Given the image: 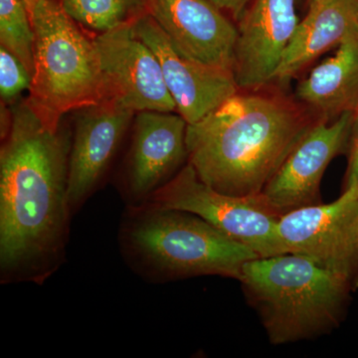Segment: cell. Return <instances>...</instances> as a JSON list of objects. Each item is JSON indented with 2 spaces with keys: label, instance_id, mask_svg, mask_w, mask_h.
<instances>
[{
  "label": "cell",
  "instance_id": "cell-1",
  "mask_svg": "<svg viewBox=\"0 0 358 358\" xmlns=\"http://www.w3.org/2000/svg\"><path fill=\"white\" fill-rule=\"evenodd\" d=\"M9 109L0 150V281L41 285L65 260L72 131L47 128L26 99Z\"/></svg>",
  "mask_w": 358,
  "mask_h": 358
},
{
  "label": "cell",
  "instance_id": "cell-2",
  "mask_svg": "<svg viewBox=\"0 0 358 358\" xmlns=\"http://www.w3.org/2000/svg\"><path fill=\"white\" fill-rule=\"evenodd\" d=\"M270 84L240 89L187 124L188 164L214 189L235 196L260 194L301 136L320 122Z\"/></svg>",
  "mask_w": 358,
  "mask_h": 358
},
{
  "label": "cell",
  "instance_id": "cell-3",
  "mask_svg": "<svg viewBox=\"0 0 358 358\" xmlns=\"http://www.w3.org/2000/svg\"><path fill=\"white\" fill-rule=\"evenodd\" d=\"M122 257L150 282L199 275L238 280L255 252L189 212L152 202L127 205L119 231Z\"/></svg>",
  "mask_w": 358,
  "mask_h": 358
},
{
  "label": "cell",
  "instance_id": "cell-4",
  "mask_svg": "<svg viewBox=\"0 0 358 358\" xmlns=\"http://www.w3.org/2000/svg\"><path fill=\"white\" fill-rule=\"evenodd\" d=\"M239 282L275 345L334 331L357 289L345 275L293 253L249 261Z\"/></svg>",
  "mask_w": 358,
  "mask_h": 358
},
{
  "label": "cell",
  "instance_id": "cell-5",
  "mask_svg": "<svg viewBox=\"0 0 358 358\" xmlns=\"http://www.w3.org/2000/svg\"><path fill=\"white\" fill-rule=\"evenodd\" d=\"M26 6L34 32V75L26 100L57 131L68 113L107 100L100 56L94 36L62 0H32Z\"/></svg>",
  "mask_w": 358,
  "mask_h": 358
},
{
  "label": "cell",
  "instance_id": "cell-6",
  "mask_svg": "<svg viewBox=\"0 0 358 358\" xmlns=\"http://www.w3.org/2000/svg\"><path fill=\"white\" fill-rule=\"evenodd\" d=\"M148 201L199 216L260 258L287 253L278 233L281 216L260 194L235 196L218 192L202 181L188 162Z\"/></svg>",
  "mask_w": 358,
  "mask_h": 358
},
{
  "label": "cell",
  "instance_id": "cell-7",
  "mask_svg": "<svg viewBox=\"0 0 358 358\" xmlns=\"http://www.w3.org/2000/svg\"><path fill=\"white\" fill-rule=\"evenodd\" d=\"M278 233L287 253L312 259L345 275L358 288V192L348 189L329 204L284 214Z\"/></svg>",
  "mask_w": 358,
  "mask_h": 358
},
{
  "label": "cell",
  "instance_id": "cell-8",
  "mask_svg": "<svg viewBox=\"0 0 358 358\" xmlns=\"http://www.w3.org/2000/svg\"><path fill=\"white\" fill-rule=\"evenodd\" d=\"M134 24L94 35L107 100L134 113L176 112L159 59L136 34Z\"/></svg>",
  "mask_w": 358,
  "mask_h": 358
},
{
  "label": "cell",
  "instance_id": "cell-9",
  "mask_svg": "<svg viewBox=\"0 0 358 358\" xmlns=\"http://www.w3.org/2000/svg\"><path fill=\"white\" fill-rule=\"evenodd\" d=\"M355 115L315 122L296 143L260 193L278 215L320 203V181L331 160L348 152Z\"/></svg>",
  "mask_w": 358,
  "mask_h": 358
},
{
  "label": "cell",
  "instance_id": "cell-10",
  "mask_svg": "<svg viewBox=\"0 0 358 358\" xmlns=\"http://www.w3.org/2000/svg\"><path fill=\"white\" fill-rule=\"evenodd\" d=\"M186 129L174 112L136 113L121 185L127 205L147 202L187 164Z\"/></svg>",
  "mask_w": 358,
  "mask_h": 358
},
{
  "label": "cell",
  "instance_id": "cell-11",
  "mask_svg": "<svg viewBox=\"0 0 358 358\" xmlns=\"http://www.w3.org/2000/svg\"><path fill=\"white\" fill-rule=\"evenodd\" d=\"M74 113L67 190L72 216L98 190L136 115L114 100Z\"/></svg>",
  "mask_w": 358,
  "mask_h": 358
},
{
  "label": "cell",
  "instance_id": "cell-12",
  "mask_svg": "<svg viewBox=\"0 0 358 358\" xmlns=\"http://www.w3.org/2000/svg\"><path fill=\"white\" fill-rule=\"evenodd\" d=\"M136 34L159 59L176 110L188 124L199 122L239 91L232 71L186 57L150 14L134 24Z\"/></svg>",
  "mask_w": 358,
  "mask_h": 358
},
{
  "label": "cell",
  "instance_id": "cell-13",
  "mask_svg": "<svg viewBox=\"0 0 358 358\" xmlns=\"http://www.w3.org/2000/svg\"><path fill=\"white\" fill-rule=\"evenodd\" d=\"M296 0H252L236 23L233 74L239 89L273 83L298 27Z\"/></svg>",
  "mask_w": 358,
  "mask_h": 358
},
{
  "label": "cell",
  "instance_id": "cell-14",
  "mask_svg": "<svg viewBox=\"0 0 358 358\" xmlns=\"http://www.w3.org/2000/svg\"><path fill=\"white\" fill-rule=\"evenodd\" d=\"M150 15L186 57L233 72L237 25L210 0H155Z\"/></svg>",
  "mask_w": 358,
  "mask_h": 358
},
{
  "label": "cell",
  "instance_id": "cell-15",
  "mask_svg": "<svg viewBox=\"0 0 358 358\" xmlns=\"http://www.w3.org/2000/svg\"><path fill=\"white\" fill-rule=\"evenodd\" d=\"M333 57L327 59L294 92V99L322 122L358 112V29L350 33Z\"/></svg>",
  "mask_w": 358,
  "mask_h": 358
},
{
  "label": "cell",
  "instance_id": "cell-16",
  "mask_svg": "<svg viewBox=\"0 0 358 358\" xmlns=\"http://www.w3.org/2000/svg\"><path fill=\"white\" fill-rule=\"evenodd\" d=\"M357 29V0H322L310 7L299 22L273 82L287 83Z\"/></svg>",
  "mask_w": 358,
  "mask_h": 358
},
{
  "label": "cell",
  "instance_id": "cell-17",
  "mask_svg": "<svg viewBox=\"0 0 358 358\" xmlns=\"http://www.w3.org/2000/svg\"><path fill=\"white\" fill-rule=\"evenodd\" d=\"M66 11L88 31L131 25L152 13L155 0H62Z\"/></svg>",
  "mask_w": 358,
  "mask_h": 358
},
{
  "label": "cell",
  "instance_id": "cell-18",
  "mask_svg": "<svg viewBox=\"0 0 358 358\" xmlns=\"http://www.w3.org/2000/svg\"><path fill=\"white\" fill-rule=\"evenodd\" d=\"M0 45L34 75V32L24 0H0Z\"/></svg>",
  "mask_w": 358,
  "mask_h": 358
},
{
  "label": "cell",
  "instance_id": "cell-19",
  "mask_svg": "<svg viewBox=\"0 0 358 358\" xmlns=\"http://www.w3.org/2000/svg\"><path fill=\"white\" fill-rule=\"evenodd\" d=\"M32 76L24 64L15 55L0 45V96L4 103L20 99L23 91L30 90Z\"/></svg>",
  "mask_w": 358,
  "mask_h": 358
},
{
  "label": "cell",
  "instance_id": "cell-20",
  "mask_svg": "<svg viewBox=\"0 0 358 358\" xmlns=\"http://www.w3.org/2000/svg\"><path fill=\"white\" fill-rule=\"evenodd\" d=\"M346 154L348 167L343 180V192L348 189H355L358 192V112L353 120Z\"/></svg>",
  "mask_w": 358,
  "mask_h": 358
},
{
  "label": "cell",
  "instance_id": "cell-21",
  "mask_svg": "<svg viewBox=\"0 0 358 358\" xmlns=\"http://www.w3.org/2000/svg\"><path fill=\"white\" fill-rule=\"evenodd\" d=\"M237 23L242 17L252 0H210Z\"/></svg>",
  "mask_w": 358,
  "mask_h": 358
},
{
  "label": "cell",
  "instance_id": "cell-22",
  "mask_svg": "<svg viewBox=\"0 0 358 358\" xmlns=\"http://www.w3.org/2000/svg\"><path fill=\"white\" fill-rule=\"evenodd\" d=\"M322 1V0H303V4H305L306 8L307 10L310 7L315 6V4L319 3V2Z\"/></svg>",
  "mask_w": 358,
  "mask_h": 358
},
{
  "label": "cell",
  "instance_id": "cell-23",
  "mask_svg": "<svg viewBox=\"0 0 358 358\" xmlns=\"http://www.w3.org/2000/svg\"><path fill=\"white\" fill-rule=\"evenodd\" d=\"M25 3H28V2L32 1V0H24Z\"/></svg>",
  "mask_w": 358,
  "mask_h": 358
},
{
  "label": "cell",
  "instance_id": "cell-24",
  "mask_svg": "<svg viewBox=\"0 0 358 358\" xmlns=\"http://www.w3.org/2000/svg\"><path fill=\"white\" fill-rule=\"evenodd\" d=\"M357 4H358V0H357Z\"/></svg>",
  "mask_w": 358,
  "mask_h": 358
}]
</instances>
